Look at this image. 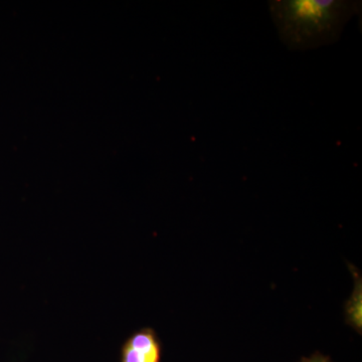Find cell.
Listing matches in <instances>:
<instances>
[{"mask_svg":"<svg viewBox=\"0 0 362 362\" xmlns=\"http://www.w3.org/2000/svg\"><path fill=\"white\" fill-rule=\"evenodd\" d=\"M269 8L279 37L293 51L334 44L350 18L361 13L352 0H271Z\"/></svg>","mask_w":362,"mask_h":362,"instance_id":"obj_1","label":"cell"},{"mask_svg":"<svg viewBox=\"0 0 362 362\" xmlns=\"http://www.w3.org/2000/svg\"><path fill=\"white\" fill-rule=\"evenodd\" d=\"M161 359L160 338L150 327L136 331L121 346V362H161Z\"/></svg>","mask_w":362,"mask_h":362,"instance_id":"obj_2","label":"cell"},{"mask_svg":"<svg viewBox=\"0 0 362 362\" xmlns=\"http://www.w3.org/2000/svg\"><path fill=\"white\" fill-rule=\"evenodd\" d=\"M351 269V273L354 274V292L351 296L347 300L345 304V321L349 324L350 327L356 329L359 334H361L362 329V317H361V307H362V283L361 276L358 270L352 265H349Z\"/></svg>","mask_w":362,"mask_h":362,"instance_id":"obj_3","label":"cell"},{"mask_svg":"<svg viewBox=\"0 0 362 362\" xmlns=\"http://www.w3.org/2000/svg\"><path fill=\"white\" fill-rule=\"evenodd\" d=\"M299 362H333L329 356H323L320 352H315L310 357H303Z\"/></svg>","mask_w":362,"mask_h":362,"instance_id":"obj_4","label":"cell"}]
</instances>
